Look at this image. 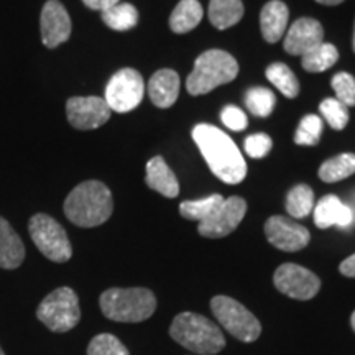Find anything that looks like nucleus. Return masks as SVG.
Instances as JSON below:
<instances>
[{
  "label": "nucleus",
  "instance_id": "15",
  "mask_svg": "<svg viewBox=\"0 0 355 355\" xmlns=\"http://www.w3.org/2000/svg\"><path fill=\"white\" fill-rule=\"evenodd\" d=\"M322 25L314 19H300L290 26L285 35V51L295 56H304L306 53L324 43Z\"/></svg>",
  "mask_w": 355,
  "mask_h": 355
},
{
  "label": "nucleus",
  "instance_id": "8",
  "mask_svg": "<svg viewBox=\"0 0 355 355\" xmlns=\"http://www.w3.org/2000/svg\"><path fill=\"white\" fill-rule=\"evenodd\" d=\"M30 237L48 260L64 263L73 257V248L63 225L48 214H35L28 224Z\"/></svg>",
  "mask_w": 355,
  "mask_h": 355
},
{
  "label": "nucleus",
  "instance_id": "25",
  "mask_svg": "<svg viewBox=\"0 0 355 355\" xmlns=\"http://www.w3.org/2000/svg\"><path fill=\"white\" fill-rule=\"evenodd\" d=\"M301 61L303 68L308 71V73H322V71H327L332 68L339 60V51L334 44L331 43H321L319 46L306 53Z\"/></svg>",
  "mask_w": 355,
  "mask_h": 355
},
{
  "label": "nucleus",
  "instance_id": "19",
  "mask_svg": "<svg viewBox=\"0 0 355 355\" xmlns=\"http://www.w3.org/2000/svg\"><path fill=\"white\" fill-rule=\"evenodd\" d=\"M25 245L20 235L8 222L0 217V268L15 270L24 263Z\"/></svg>",
  "mask_w": 355,
  "mask_h": 355
},
{
  "label": "nucleus",
  "instance_id": "10",
  "mask_svg": "<svg viewBox=\"0 0 355 355\" xmlns=\"http://www.w3.org/2000/svg\"><path fill=\"white\" fill-rule=\"evenodd\" d=\"M277 290L293 300H313L321 290V279L311 270L296 263H283L273 275Z\"/></svg>",
  "mask_w": 355,
  "mask_h": 355
},
{
  "label": "nucleus",
  "instance_id": "7",
  "mask_svg": "<svg viewBox=\"0 0 355 355\" xmlns=\"http://www.w3.org/2000/svg\"><path fill=\"white\" fill-rule=\"evenodd\" d=\"M211 309L222 327L242 343H254L261 334V324L245 306L229 296H214Z\"/></svg>",
  "mask_w": 355,
  "mask_h": 355
},
{
  "label": "nucleus",
  "instance_id": "41",
  "mask_svg": "<svg viewBox=\"0 0 355 355\" xmlns=\"http://www.w3.org/2000/svg\"><path fill=\"white\" fill-rule=\"evenodd\" d=\"M354 53H355V26H354Z\"/></svg>",
  "mask_w": 355,
  "mask_h": 355
},
{
  "label": "nucleus",
  "instance_id": "27",
  "mask_svg": "<svg viewBox=\"0 0 355 355\" xmlns=\"http://www.w3.org/2000/svg\"><path fill=\"white\" fill-rule=\"evenodd\" d=\"M314 209V193L309 186H295L286 196V211L295 219H303Z\"/></svg>",
  "mask_w": 355,
  "mask_h": 355
},
{
  "label": "nucleus",
  "instance_id": "33",
  "mask_svg": "<svg viewBox=\"0 0 355 355\" xmlns=\"http://www.w3.org/2000/svg\"><path fill=\"white\" fill-rule=\"evenodd\" d=\"M331 86L336 92V99L343 102L347 107L355 105V78L349 73H337L332 78Z\"/></svg>",
  "mask_w": 355,
  "mask_h": 355
},
{
  "label": "nucleus",
  "instance_id": "23",
  "mask_svg": "<svg viewBox=\"0 0 355 355\" xmlns=\"http://www.w3.org/2000/svg\"><path fill=\"white\" fill-rule=\"evenodd\" d=\"M102 21L115 32H128L139 24V10L132 3L119 2L101 12Z\"/></svg>",
  "mask_w": 355,
  "mask_h": 355
},
{
  "label": "nucleus",
  "instance_id": "20",
  "mask_svg": "<svg viewBox=\"0 0 355 355\" xmlns=\"http://www.w3.org/2000/svg\"><path fill=\"white\" fill-rule=\"evenodd\" d=\"M145 183L165 198H176L180 194V184H178L175 173L170 170L162 157H153L146 163Z\"/></svg>",
  "mask_w": 355,
  "mask_h": 355
},
{
  "label": "nucleus",
  "instance_id": "39",
  "mask_svg": "<svg viewBox=\"0 0 355 355\" xmlns=\"http://www.w3.org/2000/svg\"><path fill=\"white\" fill-rule=\"evenodd\" d=\"M347 206L350 207V209H352L354 216H355V189L352 191V194H350V199H349V204H347Z\"/></svg>",
  "mask_w": 355,
  "mask_h": 355
},
{
  "label": "nucleus",
  "instance_id": "9",
  "mask_svg": "<svg viewBox=\"0 0 355 355\" xmlns=\"http://www.w3.org/2000/svg\"><path fill=\"white\" fill-rule=\"evenodd\" d=\"M145 96V83L139 71L123 68L109 79L104 101L112 112L127 114L139 107Z\"/></svg>",
  "mask_w": 355,
  "mask_h": 355
},
{
  "label": "nucleus",
  "instance_id": "21",
  "mask_svg": "<svg viewBox=\"0 0 355 355\" xmlns=\"http://www.w3.org/2000/svg\"><path fill=\"white\" fill-rule=\"evenodd\" d=\"M202 7L198 0H181L171 12L170 28L178 35L188 33L201 24Z\"/></svg>",
  "mask_w": 355,
  "mask_h": 355
},
{
  "label": "nucleus",
  "instance_id": "29",
  "mask_svg": "<svg viewBox=\"0 0 355 355\" xmlns=\"http://www.w3.org/2000/svg\"><path fill=\"white\" fill-rule=\"evenodd\" d=\"M245 104L257 117H268L277 104V97L266 87H250L245 94Z\"/></svg>",
  "mask_w": 355,
  "mask_h": 355
},
{
  "label": "nucleus",
  "instance_id": "28",
  "mask_svg": "<svg viewBox=\"0 0 355 355\" xmlns=\"http://www.w3.org/2000/svg\"><path fill=\"white\" fill-rule=\"evenodd\" d=\"M224 198L220 194H212L204 199H196V201H184L180 204V212L184 219L202 222L220 206Z\"/></svg>",
  "mask_w": 355,
  "mask_h": 355
},
{
  "label": "nucleus",
  "instance_id": "26",
  "mask_svg": "<svg viewBox=\"0 0 355 355\" xmlns=\"http://www.w3.org/2000/svg\"><path fill=\"white\" fill-rule=\"evenodd\" d=\"M266 78L273 84L275 87L279 89L283 96L288 99H293L300 94V83L296 79L295 73L283 63H273L266 68Z\"/></svg>",
  "mask_w": 355,
  "mask_h": 355
},
{
  "label": "nucleus",
  "instance_id": "40",
  "mask_svg": "<svg viewBox=\"0 0 355 355\" xmlns=\"http://www.w3.org/2000/svg\"><path fill=\"white\" fill-rule=\"evenodd\" d=\"M350 324H352V329L355 331V311L352 313V316H350Z\"/></svg>",
  "mask_w": 355,
  "mask_h": 355
},
{
  "label": "nucleus",
  "instance_id": "22",
  "mask_svg": "<svg viewBox=\"0 0 355 355\" xmlns=\"http://www.w3.org/2000/svg\"><path fill=\"white\" fill-rule=\"evenodd\" d=\"M209 21L217 30H227L243 17L242 0H211Z\"/></svg>",
  "mask_w": 355,
  "mask_h": 355
},
{
  "label": "nucleus",
  "instance_id": "24",
  "mask_svg": "<svg viewBox=\"0 0 355 355\" xmlns=\"http://www.w3.org/2000/svg\"><path fill=\"white\" fill-rule=\"evenodd\" d=\"M355 173V155L343 153L324 162L319 168V178L324 183H337Z\"/></svg>",
  "mask_w": 355,
  "mask_h": 355
},
{
  "label": "nucleus",
  "instance_id": "18",
  "mask_svg": "<svg viewBox=\"0 0 355 355\" xmlns=\"http://www.w3.org/2000/svg\"><path fill=\"white\" fill-rule=\"evenodd\" d=\"M148 96L157 107L168 109L180 96V76L173 69H159L148 83Z\"/></svg>",
  "mask_w": 355,
  "mask_h": 355
},
{
  "label": "nucleus",
  "instance_id": "37",
  "mask_svg": "<svg viewBox=\"0 0 355 355\" xmlns=\"http://www.w3.org/2000/svg\"><path fill=\"white\" fill-rule=\"evenodd\" d=\"M339 270H340V273L344 275V277L355 278V254L347 257V259H345L343 263H340Z\"/></svg>",
  "mask_w": 355,
  "mask_h": 355
},
{
  "label": "nucleus",
  "instance_id": "32",
  "mask_svg": "<svg viewBox=\"0 0 355 355\" xmlns=\"http://www.w3.org/2000/svg\"><path fill=\"white\" fill-rule=\"evenodd\" d=\"M87 355H130L128 349L112 334H97L87 345Z\"/></svg>",
  "mask_w": 355,
  "mask_h": 355
},
{
  "label": "nucleus",
  "instance_id": "4",
  "mask_svg": "<svg viewBox=\"0 0 355 355\" xmlns=\"http://www.w3.org/2000/svg\"><path fill=\"white\" fill-rule=\"evenodd\" d=\"M101 311L115 322H141L153 316L157 298L146 288H110L99 300Z\"/></svg>",
  "mask_w": 355,
  "mask_h": 355
},
{
  "label": "nucleus",
  "instance_id": "42",
  "mask_svg": "<svg viewBox=\"0 0 355 355\" xmlns=\"http://www.w3.org/2000/svg\"><path fill=\"white\" fill-rule=\"evenodd\" d=\"M0 355H6V354H3V350H2V347H0Z\"/></svg>",
  "mask_w": 355,
  "mask_h": 355
},
{
  "label": "nucleus",
  "instance_id": "35",
  "mask_svg": "<svg viewBox=\"0 0 355 355\" xmlns=\"http://www.w3.org/2000/svg\"><path fill=\"white\" fill-rule=\"evenodd\" d=\"M220 119H222V123L234 132L245 130L248 125L247 115L243 114L242 109L235 107V105H227V107L222 109Z\"/></svg>",
  "mask_w": 355,
  "mask_h": 355
},
{
  "label": "nucleus",
  "instance_id": "31",
  "mask_svg": "<svg viewBox=\"0 0 355 355\" xmlns=\"http://www.w3.org/2000/svg\"><path fill=\"white\" fill-rule=\"evenodd\" d=\"M321 115L334 130H343L349 123V107L337 99H324L319 105Z\"/></svg>",
  "mask_w": 355,
  "mask_h": 355
},
{
  "label": "nucleus",
  "instance_id": "13",
  "mask_svg": "<svg viewBox=\"0 0 355 355\" xmlns=\"http://www.w3.org/2000/svg\"><path fill=\"white\" fill-rule=\"evenodd\" d=\"M265 234L273 247L283 252H298L309 243V230L283 216H272L265 224Z\"/></svg>",
  "mask_w": 355,
  "mask_h": 355
},
{
  "label": "nucleus",
  "instance_id": "14",
  "mask_svg": "<svg viewBox=\"0 0 355 355\" xmlns=\"http://www.w3.org/2000/svg\"><path fill=\"white\" fill-rule=\"evenodd\" d=\"M42 42L46 48H58L71 37V19L60 0H48L40 15Z\"/></svg>",
  "mask_w": 355,
  "mask_h": 355
},
{
  "label": "nucleus",
  "instance_id": "3",
  "mask_svg": "<svg viewBox=\"0 0 355 355\" xmlns=\"http://www.w3.org/2000/svg\"><path fill=\"white\" fill-rule=\"evenodd\" d=\"M170 336L194 354L214 355L225 347L224 334L211 319L196 313H181L173 319Z\"/></svg>",
  "mask_w": 355,
  "mask_h": 355
},
{
  "label": "nucleus",
  "instance_id": "16",
  "mask_svg": "<svg viewBox=\"0 0 355 355\" xmlns=\"http://www.w3.org/2000/svg\"><path fill=\"white\" fill-rule=\"evenodd\" d=\"M314 224L319 229L340 227L347 229L354 222V212L347 204L340 201L334 194H327L314 206Z\"/></svg>",
  "mask_w": 355,
  "mask_h": 355
},
{
  "label": "nucleus",
  "instance_id": "5",
  "mask_svg": "<svg viewBox=\"0 0 355 355\" xmlns=\"http://www.w3.org/2000/svg\"><path fill=\"white\" fill-rule=\"evenodd\" d=\"M239 74V64L232 55L222 50H209L198 56L186 87L191 96H202L216 87L234 81Z\"/></svg>",
  "mask_w": 355,
  "mask_h": 355
},
{
  "label": "nucleus",
  "instance_id": "36",
  "mask_svg": "<svg viewBox=\"0 0 355 355\" xmlns=\"http://www.w3.org/2000/svg\"><path fill=\"white\" fill-rule=\"evenodd\" d=\"M84 6L87 8H91V10H105V8L115 6V3H119L121 0H83Z\"/></svg>",
  "mask_w": 355,
  "mask_h": 355
},
{
  "label": "nucleus",
  "instance_id": "11",
  "mask_svg": "<svg viewBox=\"0 0 355 355\" xmlns=\"http://www.w3.org/2000/svg\"><path fill=\"white\" fill-rule=\"evenodd\" d=\"M247 212L245 199L232 196L222 204L206 220L199 222L198 232L207 239H222L239 227Z\"/></svg>",
  "mask_w": 355,
  "mask_h": 355
},
{
  "label": "nucleus",
  "instance_id": "12",
  "mask_svg": "<svg viewBox=\"0 0 355 355\" xmlns=\"http://www.w3.org/2000/svg\"><path fill=\"white\" fill-rule=\"evenodd\" d=\"M112 110L102 97H71L66 102V117L78 130H96L110 119Z\"/></svg>",
  "mask_w": 355,
  "mask_h": 355
},
{
  "label": "nucleus",
  "instance_id": "2",
  "mask_svg": "<svg viewBox=\"0 0 355 355\" xmlns=\"http://www.w3.org/2000/svg\"><path fill=\"white\" fill-rule=\"evenodd\" d=\"M114 211L110 189L101 181L78 184L64 201V214L78 227H97L109 220Z\"/></svg>",
  "mask_w": 355,
  "mask_h": 355
},
{
  "label": "nucleus",
  "instance_id": "17",
  "mask_svg": "<svg viewBox=\"0 0 355 355\" xmlns=\"http://www.w3.org/2000/svg\"><path fill=\"white\" fill-rule=\"evenodd\" d=\"M290 10L282 0H270L260 13V28L265 42L277 43L286 33Z\"/></svg>",
  "mask_w": 355,
  "mask_h": 355
},
{
  "label": "nucleus",
  "instance_id": "30",
  "mask_svg": "<svg viewBox=\"0 0 355 355\" xmlns=\"http://www.w3.org/2000/svg\"><path fill=\"white\" fill-rule=\"evenodd\" d=\"M322 135V121L319 115L309 114L303 117L295 133V141L303 146H314L319 144Z\"/></svg>",
  "mask_w": 355,
  "mask_h": 355
},
{
  "label": "nucleus",
  "instance_id": "1",
  "mask_svg": "<svg viewBox=\"0 0 355 355\" xmlns=\"http://www.w3.org/2000/svg\"><path fill=\"white\" fill-rule=\"evenodd\" d=\"M193 140L219 180L227 184H239L245 180L247 163L227 133L209 123H199L193 128Z\"/></svg>",
  "mask_w": 355,
  "mask_h": 355
},
{
  "label": "nucleus",
  "instance_id": "38",
  "mask_svg": "<svg viewBox=\"0 0 355 355\" xmlns=\"http://www.w3.org/2000/svg\"><path fill=\"white\" fill-rule=\"evenodd\" d=\"M318 3H322V6H329V7H332V6H339V3H343L344 0H316Z\"/></svg>",
  "mask_w": 355,
  "mask_h": 355
},
{
  "label": "nucleus",
  "instance_id": "6",
  "mask_svg": "<svg viewBox=\"0 0 355 355\" xmlns=\"http://www.w3.org/2000/svg\"><path fill=\"white\" fill-rule=\"evenodd\" d=\"M37 318L53 332H68L81 321L79 298L73 288L61 286L40 303Z\"/></svg>",
  "mask_w": 355,
  "mask_h": 355
},
{
  "label": "nucleus",
  "instance_id": "34",
  "mask_svg": "<svg viewBox=\"0 0 355 355\" xmlns=\"http://www.w3.org/2000/svg\"><path fill=\"white\" fill-rule=\"evenodd\" d=\"M272 139L266 133H255L245 139V152L252 158H263L272 150Z\"/></svg>",
  "mask_w": 355,
  "mask_h": 355
}]
</instances>
